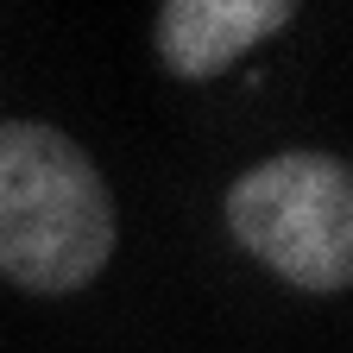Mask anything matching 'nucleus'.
Returning <instances> with one entry per match:
<instances>
[{
    "label": "nucleus",
    "mask_w": 353,
    "mask_h": 353,
    "mask_svg": "<svg viewBox=\"0 0 353 353\" xmlns=\"http://www.w3.org/2000/svg\"><path fill=\"white\" fill-rule=\"evenodd\" d=\"M114 259V196L70 132L0 120V278L63 296Z\"/></svg>",
    "instance_id": "f257e3e1"
},
{
    "label": "nucleus",
    "mask_w": 353,
    "mask_h": 353,
    "mask_svg": "<svg viewBox=\"0 0 353 353\" xmlns=\"http://www.w3.org/2000/svg\"><path fill=\"white\" fill-rule=\"evenodd\" d=\"M228 228L296 290L353 284V176L328 152H284L234 176Z\"/></svg>",
    "instance_id": "f03ea898"
},
{
    "label": "nucleus",
    "mask_w": 353,
    "mask_h": 353,
    "mask_svg": "<svg viewBox=\"0 0 353 353\" xmlns=\"http://www.w3.org/2000/svg\"><path fill=\"white\" fill-rule=\"evenodd\" d=\"M284 19H296L290 0H164L158 7V57L176 76H221L252 44H265Z\"/></svg>",
    "instance_id": "7ed1b4c3"
}]
</instances>
